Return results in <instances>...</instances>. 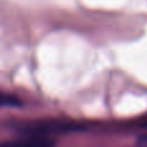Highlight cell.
Listing matches in <instances>:
<instances>
[{"mask_svg":"<svg viewBox=\"0 0 147 147\" xmlns=\"http://www.w3.org/2000/svg\"><path fill=\"white\" fill-rule=\"evenodd\" d=\"M16 129L22 136H44V137H53L61 133H69L74 130L83 129L80 124L67 120H35V121L20 123Z\"/></svg>","mask_w":147,"mask_h":147,"instance_id":"1","label":"cell"},{"mask_svg":"<svg viewBox=\"0 0 147 147\" xmlns=\"http://www.w3.org/2000/svg\"><path fill=\"white\" fill-rule=\"evenodd\" d=\"M56 141L53 137L44 136H22L12 141H7L1 147H54Z\"/></svg>","mask_w":147,"mask_h":147,"instance_id":"2","label":"cell"},{"mask_svg":"<svg viewBox=\"0 0 147 147\" xmlns=\"http://www.w3.org/2000/svg\"><path fill=\"white\" fill-rule=\"evenodd\" d=\"M1 105L3 106H10V107H14V106H21V101L14 96H10V94H4L1 99Z\"/></svg>","mask_w":147,"mask_h":147,"instance_id":"3","label":"cell"},{"mask_svg":"<svg viewBox=\"0 0 147 147\" xmlns=\"http://www.w3.org/2000/svg\"><path fill=\"white\" fill-rule=\"evenodd\" d=\"M136 145L138 147H147V133H142V134L137 138Z\"/></svg>","mask_w":147,"mask_h":147,"instance_id":"4","label":"cell"}]
</instances>
